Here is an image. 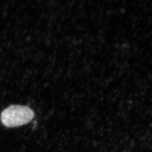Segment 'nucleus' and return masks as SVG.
<instances>
[{
	"mask_svg": "<svg viewBox=\"0 0 152 152\" xmlns=\"http://www.w3.org/2000/svg\"><path fill=\"white\" fill-rule=\"evenodd\" d=\"M32 109L20 105H11L1 114L2 124L7 127H16L29 123L34 118Z\"/></svg>",
	"mask_w": 152,
	"mask_h": 152,
	"instance_id": "f257e3e1",
	"label": "nucleus"
}]
</instances>
